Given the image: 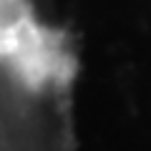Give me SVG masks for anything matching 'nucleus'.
<instances>
[{"instance_id":"nucleus-1","label":"nucleus","mask_w":151,"mask_h":151,"mask_svg":"<svg viewBox=\"0 0 151 151\" xmlns=\"http://www.w3.org/2000/svg\"><path fill=\"white\" fill-rule=\"evenodd\" d=\"M76 50L45 0H0V151H78Z\"/></svg>"}]
</instances>
